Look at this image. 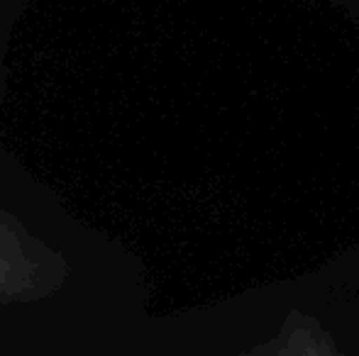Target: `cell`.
<instances>
[{
  "instance_id": "2",
  "label": "cell",
  "mask_w": 359,
  "mask_h": 356,
  "mask_svg": "<svg viewBox=\"0 0 359 356\" xmlns=\"http://www.w3.org/2000/svg\"><path fill=\"white\" fill-rule=\"evenodd\" d=\"M245 356H345L320 320L306 313L286 315L281 327Z\"/></svg>"
},
{
  "instance_id": "1",
  "label": "cell",
  "mask_w": 359,
  "mask_h": 356,
  "mask_svg": "<svg viewBox=\"0 0 359 356\" xmlns=\"http://www.w3.org/2000/svg\"><path fill=\"white\" fill-rule=\"evenodd\" d=\"M72 266L27 225L0 208V305L49 300L67 285Z\"/></svg>"
}]
</instances>
